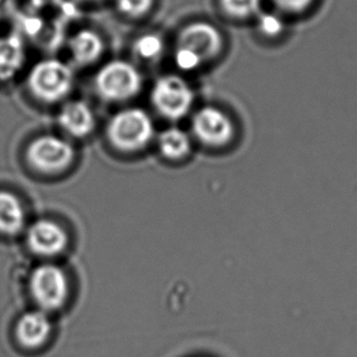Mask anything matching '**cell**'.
Masks as SVG:
<instances>
[{
    "label": "cell",
    "instance_id": "obj_1",
    "mask_svg": "<svg viewBox=\"0 0 357 357\" xmlns=\"http://www.w3.org/2000/svg\"><path fill=\"white\" fill-rule=\"evenodd\" d=\"M154 136L153 121L146 110L129 108L116 113L107 126L110 144L120 152L134 153L149 146Z\"/></svg>",
    "mask_w": 357,
    "mask_h": 357
},
{
    "label": "cell",
    "instance_id": "obj_20",
    "mask_svg": "<svg viewBox=\"0 0 357 357\" xmlns=\"http://www.w3.org/2000/svg\"><path fill=\"white\" fill-rule=\"evenodd\" d=\"M261 31L266 36H277L283 30L282 21L277 16L264 15L261 19Z\"/></svg>",
    "mask_w": 357,
    "mask_h": 357
},
{
    "label": "cell",
    "instance_id": "obj_21",
    "mask_svg": "<svg viewBox=\"0 0 357 357\" xmlns=\"http://www.w3.org/2000/svg\"><path fill=\"white\" fill-rule=\"evenodd\" d=\"M14 0H0V20L6 15V13L10 10Z\"/></svg>",
    "mask_w": 357,
    "mask_h": 357
},
{
    "label": "cell",
    "instance_id": "obj_19",
    "mask_svg": "<svg viewBox=\"0 0 357 357\" xmlns=\"http://www.w3.org/2000/svg\"><path fill=\"white\" fill-rule=\"evenodd\" d=\"M273 1L280 10L289 14H300L307 10L310 6L312 4L313 0H273Z\"/></svg>",
    "mask_w": 357,
    "mask_h": 357
},
{
    "label": "cell",
    "instance_id": "obj_11",
    "mask_svg": "<svg viewBox=\"0 0 357 357\" xmlns=\"http://www.w3.org/2000/svg\"><path fill=\"white\" fill-rule=\"evenodd\" d=\"M52 323L45 311H31L19 319L16 326V337L22 347L38 349L50 337Z\"/></svg>",
    "mask_w": 357,
    "mask_h": 357
},
{
    "label": "cell",
    "instance_id": "obj_9",
    "mask_svg": "<svg viewBox=\"0 0 357 357\" xmlns=\"http://www.w3.org/2000/svg\"><path fill=\"white\" fill-rule=\"evenodd\" d=\"M27 243L37 255L53 257L64 251L68 235L59 224L50 219H40L27 230Z\"/></svg>",
    "mask_w": 357,
    "mask_h": 357
},
{
    "label": "cell",
    "instance_id": "obj_10",
    "mask_svg": "<svg viewBox=\"0 0 357 357\" xmlns=\"http://www.w3.org/2000/svg\"><path fill=\"white\" fill-rule=\"evenodd\" d=\"M58 121L65 132L77 139L92 134L96 128L95 113L82 100H71L66 103L60 110Z\"/></svg>",
    "mask_w": 357,
    "mask_h": 357
},
{
    "label": "cell",
    "instance_id": "obj_17",
    "mask_svg": "<svg viewBox=\"0 0 357 357\" xmlns=\"http://www.w3.org/2000/svg\"><path fill=\"white\" fill-rule=\"evenodd\" d=\"M134 50L141 59H155L163 50V42L158 36L153 33L141 36L135 42Z\"/></svg>",
    "mask_w": 357,
    "mask_h": 357
},
{
    "label": "cell",
    "instance_id": "obj_13",
    "mask_svg": "<svg viewBox=\"0 0 357 357\" xmlns=\"http://www.w3.org/2000/svg\"><path fill=\"white\" fill-rule=\"evenodd\" d=\"M70 53L75 63L81 66L95 64L105 52V42L97 32L81 30L69 42Z\"/></svg>",
    "mask_w": 357,
    "mask_h": 357
},
{
    "label": "cell",
    "instance_id": "obj_2",
    "mask_svg": "<svg viewBox=\"0 0 357 357\" xmlns=\"http://www.w3.org/2000/svg\"><path fill=\"white\" fill-rule=\"evenodd\" d=\"M27 86L35 98L43 103H58L74 87V73L58 59L42 60L31 69Z\"/></svg>",
    "mask_w": 357,
    "mask_h": 357
},
{
    "label": "cell",
    "instance_id": "obj_3",
    "mask_svg": "<svg viewBox=\"0 0 357 357\" xmlns=\"http://www.w3.org/2000/svg\"><path fill=\"white\" fill-rule=\"evenodd\" d=\"M144 79L135 65L114 60L100 68L96 75L95 86L102 100L120 103L132 100L142 89Z\"/></svg>",
    "mask_w": 357,
    "mask_h": 357
},
{
    "label": "cell",
    "instance_id": "obj_8",
    "mask_svg": "<svg viewBox=\"0 0 357 357\" xmlns=\"http://www.w3.org/2000/svg\"><path fill=\"white\" fill-rule=\"evenodd\" d=\"M192 130L199 142L209 147H224L234 137L233 121L214 107H204L195 114Z\"/></svg>",
    "mask_w": 357,
    "mask_h": 357
},
{
    "label": "cell",
    "instance_id": "obj_5",
    "mask_svg": "<svg viewBox=\"0 0 357 357\" xmlns=\"http://www.w3.org/2000/svg\"><path fill=\"white\" fill-rule=\"evenodd\" d=\"M26 155L31 167L40 173L58 174L73 164L75 149L65 139L43 135L29 144Z\"/></svg>",
    "mask_w": 357,
    "mask_h": 357
},
{
    "label": "cell",
    "instance_id": "obj_12",
    "mask_svg": "<svg viewBox=\"0 0 357 357\" xmlns=\"http://www.w3.org/2000/svg\"><path fill=\"white\" fill-rule=\"evenodd\" d=\"M26 61V50L20 36L0 37V82H6L19 74Z\"/></svg>",
    "mask_w": 357,
    "mask_h": 357
},
{
    "label": "cell",
    "instance_id": "obj_18",
    "mask_svg": "<svg viewBox=\"0 0 357 357\" xmlns=\"http://www.w3.org/2000/svg\"><path fill=\"white\" fill-rule=\"evenodd\" d=\"M154 0H116L120 13L130 17H142L153 8Z\"/></svg>",
    "mask_w": 357,
    "mask_h": 357
},
{
    "label": "cell",
    "instance_id": "obj_16",
    "mask_svg": "<svg viewBox=\"0 0 357 357\" xmlns=\"http://www.w3.org/2000/svg\"><path fill=\"white\" fill-rule=\"evenodd\" d=\"M222 10L233 19H248L259 9L261 0H219Z\"/></svg>",
    "mask_w": 357,
    "mask_h": 357
},
{
    "label": "cell",
    "instance_id": "obj_6",
    "mask_svg": "<svg viewBox=\"0 0 357 357\" xmlns=\"http://www.w3.org/2000/svg\"><path fill=\"white\" fill-rule=\"evenodd\" d=\"M31 293L42 311L61 307L69 293L64 271L55 264H42L31 277Z\"/></svg>",
    "mask_w": 357,
    "mask_h": 357
},
{
    "label": "cell",
    "instance_id": "obj_4",
    "mask_svg": "<svg viewBox=\"0 0 357 357\" xmlns=\"http://www.w3.org/2000/svg\"><path fill=\"white\" fill-rule=\"evenodd\" d=\"M151 98L159 114L169 120H178L189 113L195 95L184 79L176 75H167L154 84Z\"/></svg>",
    "mask_w": 357,
    "mask_h": 357
},
{
    "label": "cell",
    "instance_id": "obj_7",
    "mask_svg": "<svg viewBox=\"0 0 357 357\" xmlns=\"http://www.w3.org/2000/svg\"><path fill=\"white\" fill-rule=\"evenodd\" d=\"M176 50H188L204 64L220 54L223 38L220 32L208 22H194L180 32Z\"/></svg>",
    "mask_w": 357,
    "mask_h": 357
},
{
    "label": "cell",
    "instance_id": "obj_15",
    "mask_svg": "<svg viewBox=\"0 0 357 357\" xmlns=\"http://www.w3.org/2000/svg\"><path fill=\"white\" fill-rule=\"evenodd\" d=\"M158 147L160 153L169 160H181L191 151V139L184 130L169 128L159 135Z\"/></svg>",
    "mask_w": 357,
    "mask_h": 357
},
{
    "label": "cell",
    "instance_id": "obj_14",
    "mask_svg": "<svg viewBox=\"0 0 357 357\" xmlns=\"http://www.w3.org/2000/svg\"><path fill=\"white\" fill-rule=\"evenodd\" d=\"M26 213L20 199L9 191H0V233L15 235L25 227Z\"/></svg>",
    "mask_w": 357,
    "mask_h": 357
}]
</instances>
